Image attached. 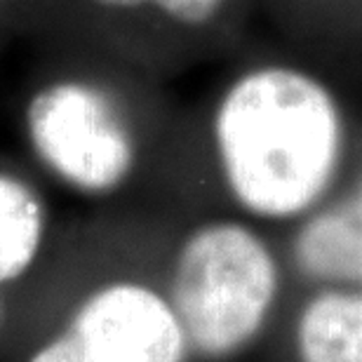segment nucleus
<instances>
[{
    "label": "nucleus",
    "mask_w": 362,
    "mask_h": 362,
    "mask_svg": "<svg viewBox=\"0 0 362 362\" xmlns=\"http://www.w3.org/2000/svg\"><path fill=\"white\" fill-rule=\"evenodd\" d=\"M278 289L269 245L235 221L195 228L172 275V310L186 344L205 358L245 349L264 327Z\"/></svg>",
    "instance_id": "nucleus-2"
},
{
    "label": "nucleus",
    "mask_w": 362,
    "mask_h": 362,
    "mask_svg": "<svg viewBox=\"0 0 362 362\" xmlns=\"http://www.w3.org/2000/svg\"><path fill=\"white\" fill-rule=\"evenodd\" d=\"M344 144L337 94L292 64L245 71L214 111V146L228 191L262 219L313 209L337 177Z\"/></svg>",
    "instance_id": "nucleus-1"
},
{
    "label": "nucleus",
    "mask_w": 362,
    "mask_h": 362,
    "mask_svg": "<svg viewBox=\"0 0 362 362\" xmlns=\"http://www.w3.org/2000/svg\"><path fill=\"white\" fill-rule=\"evenodd\" d=\"M97 5L115 7V10H141V7H151V10L165 14L177 24L184 26H202L209 24L226 0H94Z\"/></svg>",
    "instance_id": "nucleus-8"
},
{
    "label": "nucleus",
    "mask_w": 362,
    "mask_h": 362,
    "mask_svg": "<svg viewBox=\"0 0 362 362\" xmlns=\"http://www.w3.org/2000/svg\"><path fill=\"white\" fill-rule=\"evenodd\" d=\"M294 259L315 280L362 285V177L341 200L303 223Z\"/></svg>",
    "instance_id": "nucleus-5"
},
{
    "label": "nucleus",
    "mask_w": 362,
    "mask_h": 362,
    "mask_svg": "<svg viewBox=\"0 0 362 362\" xmlns=\"http://www.w3.org/2000/svg\"><path fill=\"white\" fill-rule=\"evenodd\" d=\"M45 216L26 181L0 172V285L17 280L38 257Z\"/></svg>",
    "instance_id": "nucleus-7"
},
{
    "label": "nucleus",
    "mask_w": 362,
    "mask_h": 362,
    "mask_svg": "<svg viewBox=\"0 0 362 362\" xmlns=\"http://www.w3.org/2000/svg\"><path fill=\"white\" fill-rule=\"evenodd\" d=\"M186 337L160 294L118 282L94 292L31 362H184Z\"/></svg>",
    "instance_id": "nucleus-4"
},
{
    "label": "nucleus",
    "mask_w": 362,
    "mask_h": 362,
    "mask_svg": "<svg viewBox=\"0 0 362 362\" xmlns=\"http://www.w3.org/2000/svg\"><path fill=\"white\" fill-rule=\"evenodd\" d=\"M301 362H362V289H327L296 325Z\"/></svg>",
    "instance_id": "nucleus-6"
},
{
    "label": "nucleus",
    "mask_w": 362,
    "mask_h": 362,
    "mask_svg": "<svg viewBox=\"0 0 362 362\" xmlns=\"http://www.w3.org/2000/svg\"><path fill=\"white\" fill-rule=\"evenodd\" d=\"M26 129L40 160L78 191H115L134 168V136L94 83L71 78L38 90L28 101Z\"/></svg>",
    "instance_id": "nucleus-3"
}]
</instances>
